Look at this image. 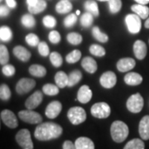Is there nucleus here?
Instances as JSON below:
<instances>
[{
  "mask_svg": "<svg viewBox=\"0 0 149 149\" xmlns=\"http://www.w3.org/2000/svg\"><path fill=\"white\" fill-rule=\"evenodd\" d=\"M69 76L64 71H58L55 75V82L59 88L63 89L65 86L68 85Z\"/></svg>",
  "mask_w": 149,
  "mask_h": 149,
  "instance_id": "obj_23",
  "label": "nucleus"
},
{
  "mask_svg": "<svg viewBox=\"0 0 149 149\" xmlns=\"http://www.w3.org/2000/svg\"><path fill=\"white\" fill-rule=\"evenodd\" d=\"M13 37L11 29L7 26H3L0 28V39L3 42H9Z\"/></svg>",
  "mask_w": 149,
  "mask_h": 149,
  "instance_id": "obj_33",
  "label": "nucleus"
},
{
  "mask_svg": "<svg viewBox=\"0 0 149 149\" xmlns=\"http://www.w3.org/2000/svg\"><path fill=\"white\" fill-rule=\"evenodd\" d=\"M143 99L139 93L132 95L128 99L127 108L129 111L133 113H138L143 108Z\"/></svg>",
  "mask_w": 149,
  "mask_h": 149,
  "instance_id": "obj_5",
  "label": "nucleus"
},
{
  "mask_svg": "<svg viewBox=\"0 0 149 149\" xmlns=\"http://www.w3.org/2000/svg\"><path fill=\"white\" fill-rule=\"evenodd\" d=\"M69 76V81H68V85L69 87H72L76 84H78L80 82L81 79H82V73L80 72V70H73L72 72H70Z\"/></svg>",
  "mask_w": 149,
  "mask_h": 149,
  "instance_id": "obj_27",
  "label": "nucleus"
},
{
  "mask_svg": "<svg viewBox=\"0 0 149 149\" xmlns=\"http://www.w3.org/2000/svg\"><path fill=\"white\" fill-rule=\"evenodd\" d=\"M47 2L45 0H37V2L33 5L28 6V11L32 14L40 13L46 9Z\"/></svg>",
  "mask_w": 149,
  "mask_h": 149,
  "instance_id": "obj_25",
  "label": "nucleus"
},
{
  "mask_svg": "<svg viewBox=\"0 0 149 149\" xmlns=\"http://www.w3.org/2000/svg\"><path fill=\"white\" fill-rule=\"evenodd\" d=\"M62 148H63V149H76L75 144L74 143H72L71 141H70V140L65 141Z\"/></svg>",
  "mask_w": 149,
  "mask_h": 149,
  "instance_id": "obj_48",
  "label": "nucleus"
},
{
  "mask_svg": "<svg viewBox=\"0 0 149 149\" xmlns=\"http://www.w3.org/2000/svg\"><path fill=\"white\" fill-rule=\"evenodd\" d=\"M6 3L10 8H15L17 7V3L15 0H6Z\"/></svg>",
  "mask_w": 149,
  "mask_h": 149,
  "instance_id": "obj_50",
  "label": "nucleus"
},
{
  "mask_svg": "<svg viewBox=\"0 0 149 149\" xmlns=\"http://www.w3.org/2000/svg\"><path fill=\"white\" fill-rule=\"evenodd\" d=\"M100 85L105 89H111L117 83V76L113 71H107L100 77Z\"/></svg>",
  "mask_w": 149,
  "mask_h": 149,
  "instance_id": "obj_11",
  "label": "nucleus"
},
{
  "mask_svg": "<svg viewBox=\"0 0 149 149\" xmlns=\"http://www.w3.org/2000/svg\"><path fill=\"white\" fill-rule=\"evenodd\" d=\"M77 22V15L71 13L65 18L64 25L65 27H71L74 26Z\"/></svg>",
  "mask_w": 149,
  "mask_h": 149,
  "instance_id": "obj_44",
  "label": "nucleus"
},
{
  "mask_svg": "<svg viewBox=\"0 0 149 149\" xmlns=\"http://www.w3.org/2000/svg\"><path fill=\"white\" fill-rule=\"evenodd\" d=\"M9 61V53L8 51V48L4 45L0 46V63L1 65H4L8 64Z\"/></svg>",
  "mask_w": 149,
  "mask_h": 149,
  "instance_id": "obj_37",
  "label": "nucleus"
},
{
  "mask_svg": "<svg viewBox=\"0 0 149 149\" xmlns=\"http://www.w3.org/2000/svg\"><path fill=\"white\" fill-rule=\"evenodd\" d=\"M92 34H93V37H95L97 41H99L100 42L105 43L109 40L108 35H106L104 32H102L98 27H93V29H92Z\"/></svg>",
  "mask_w": 149,
  "mask_h": 149,
  "instance_id": "obj_30",
  "label": "nucleus"
},
{
  "mask_svg": "<svg viewBox=\"0 0 149 149\" xmlns=\"http://www.w3.org/2000/svg\"><path fill=\"white\" fill-rule=\"evenodd\" d=\"M81 66L90 74H94L97 70V63L96 61L90 56H86L81 61Z\"/></svg>",
  "mask_w": 149,
  "mask_h": 149,
  "instance_id": "obj_19",
  "label": "nucleus"
},
{
  "mask_svg": "<svg viewBox=\"0 0 149 149\" xmlns=\"http://www.w3.org/2000/svg\"><path fill=\"white\" fill-rule=\"evenodd\" d=\"M91 114L97 118H106L111 113L109 105L105 102H99L91 107Z\"/></svg>",
  "mask_w": 149,
  "mask_h": 149,
  "instance_id": "obj_4",
  "label": "nucleus"
},
{
  "mask_svg": "<svg viewBox=\"0 0 149 149\" xmlns=\"http://www.w3.org/2000/svg\"><path fill=\"white\" fill-rule=\"evenodd\" d=\"M11 91L8 86L5 84H2L0 86V98L2 100L7 101L10 99Z\"/></svg>",
  "mask_w": 149,
  "mask_h": 149,
  "instance_id": "obj_41",
  "label": "nucleus"
},
{
  "mask_svg": "<svg viewBox=\"0 0 149 149\" xmlns=\"http://www.w3.org/2000/svg\"><path fill=\"white\" fill-rule=\"evenodd\" d=\"M43 100V95L41 91H37L34 92L32 95L27 98L25 102V106L27 109H34L42 103Z\"/></svg>",
  "mask_w": 149,
  "mask_h": 149,
  "instance_id": "obj_13",
  "label": "nucleus"
},
{
  "mask_svg": "<svg viewBox=\"0 0 149 149\" xmlns=\"http://www.w3.org/2000/svg\"><path fill=\"white\" fill-rule=\"evenodd\" d=\"M50 61H51L52 64L55 67H60L62 65V62H63L61 56L56 52H53L51 53V55H50Z\"/></svg>",
  "mask_w": 149,
  "mask_h": 149,
  "instance_id": "obj_40",
  "label": "nucleus"
},
{
  "mask_svg": "<svg viewBox=\"0 0 149 149\" xmlns=\"http://www.w3.org/2000/svg\"><path fill=\"white\" fill-rule=\"evenodd\" d=\"M15 68L13 65L10 64H6L3 65V69H2V72L3 73L4 75L8 76V77H10L13 76V74H15Z\"/></svg>",
  "mask_w": 149,
  "mask_h": 149,
  "instance_id": "obj_46",
  "label": "nucleus"
},
{
  "mask_svg": "<svg viewBox=\"0 0 149 149\" xmlns=\"http://www.w3.org/2000/svg\"><path fill=\"white\" fill-rule=\"evenodd\" d=\"M85 8L87 10V12L91 13L92 15L95 17L99 16V8L98 4L94 0H87L85 3Z\"/></svg>",
  "mask_w": 149,
  "mask_h": 149,
  "instance_id": "obj_28",
  "label": "nucleus"
},
{
  "mask_svg": "<svg viewBox=\"0 0 149 149\" xmlns=\"http://www.w3.org/2000/svg\"><path fill=\"white\" fill-rule=\"evenodd\" d=\"M90 52L95 56L101 57V56H104L105 55V50H104V48L101 46H100V45L93 44L90 47Z\"/></svg>",
  "mask_w": 149,
  "mask_h": 149,
  "instance_id": "obj_35",
  "label": "nucleus"
},
{
  "mask_svg": "<svg viewBox=\"0 0 149 149\" xmlns=\"http://www.w3.org/2000/svg\"><path fill=\"white\" fill-rule=\"evenodd\" d=\"M80 12L79 10L78 11H76V15H79V14H80Z\"/></svg>",
  "mask_w": 149,
  "mask_h": 149,
  "instance_id": "obj_54",
  "label": "nucleus"
},
{
  "mask_svg": "<svg viewBox=\"0 0 149 149\" xmlns=\"http://www.w3.org/2000/svg\"><path fill=\"white\" fill-rule=\"evenodd\" d=\"M76 149H95V144L93 141L86 137H80L75 141Z\"/></svg>",
  "mask_w": 149,
  "mask_h": 149,
  "instance_id": "obj_21",
  "label": "nucleus"
},
{
  "mask_svg": "<svg viewBox=\"0 0 149 149\" xmlns=\"http://www.w3.org/2000/svg\"><path fill=\"white\" fill-rule=\"evenodd\" d=\"M110 133L112 139L115 143H122L127 139L129 130L125 123L117 120L112 123Z\"/></svg>",
  "mask_w": 149,
  "mask_h": 149,
  "instance_id": "obj_2",
  "label": "nucleus"
},
{
  "mask_svg": "<svg viewBox=\"0 0 149 149\" xmlns=\"http://www.w3.org/2000/svg\"><path fill=\"white\" fill-rule=\"evenodd\" d=\"M23 149H26V148H23Z\"/></svg>",
  "mask_w": 149,
  "mask_h": 149,
  "instance_id": "obj_56",
  "label": "nucleus"
},
{
  "mask_svg": "<svg viewBox=\"0 0 149 149\" xmlns=\"http://www.w3.org/2000/svg\"><path fill=\"white\" fill-rule=\"evenodd\" d=\"M22 24L27 28H32V27H35L36 21H35L34 17L32 15V13L25 14L22 17Z\"/></svg>",
  "mask_w": 149,
  "mask_h": 149,
  "instance_id": "obj_31",
  "label": "nucleus"
},
{
  "mask_svg": "<svg viewBox=\"0 0 149 149\" xmlns=\"http://www.w3.org/2000/svg\"><path fill=\"white\" fill-rule=\"evenodd\" d=\"M67 117L72 124L78 125L85 121L86 113L85 109L81 107H72L68 110Z\"/></svg>",
  "mask_w": 149,
  "mask_h": 149,
  "instance_id": "obj_3",
  "label": "nucleus"
},
{
  "mask_svg": "<svg viewBox=\"0 0 149 149\" xmlns=\"http://www.w3.org/2000/svg\"><path fill=\"white\" fill-rule=\"evenodd\" d=\"M99 1H101V2H104V1H109V0H99Z\"/></svg>",
  "mask_w": 149,
  "mask_h": 149,
  "instance_id": "obj_55",
  "label": "nucleus"
},
{
  "mask_svg": "<svg viewBox=\"0 0 149 149\" xmlns=\"http://www.w3.org/2000/svg\"><path fill=\"white\" fill-rule=\"evenodd\" d=\"M1 1H2V0H1Z\"/></svg>",
  "mask_w": 149,
  "mask_h": 149,
  "instance_id": "obj_57",
  "label": "nucleus"
},
{
  "mask_svg": "<svg viewBox=\"0 0 149 149\" xmlns=\"http://www.w3.org/2000/svg\"><path fill=\"white\" fill-rule=\"evenodd\" d=\"M145 145L143 140L139 139H132L125 145L123 149H144Z\"/></svg>",
  "mask_w": 149,
  "mask_h": 149,
  "instance_id": "obj_29",
  "label": "nucleus"
},
{
  "mask_svg": "<svg viewBox=\"0 0 149 149\" xmlns=\"http://www.w3.org/2000/svg\"><path fill=\"white\" fill-rule=\"evenodd\" d=\"M13 55L16 56L17 58L19 59L20 61H23V62H27L28 61L31 56H32V54L31 52L26 49L25 47H22V46H17L13 48Z\"/></svg>",
  "mask_w": 149,
  "mask_h": 149,
  "instance_id": "obj_18",
  "label": "nucleus"
},
{
  "mask_svg": "<svg viewBox=\"0 0 149 149\" xmlns=\"http://www.w3.org/2000/svg\"><path fill=\"white\" fill-rule=\"evenodd\" d=\"M18 117L20 118L23 122L31 123V124L41 123L42 121V117L41 116V114L37 112L32 111V109L22 110L18 113Z\"/></svg>",
  "mask_w": 149,
  "mask_h": 149,
  "instance_id": "obj_7",
  "label": "nucleus"
},
{
  "mask_svg": "<svg viewBox=\"0 0 149 149\" xmlns=\"http://www.w3.org/2000/svg\"><path fill=\"white\" fill-rule=\"evenodd\" d=\"M72 10V4L68 0H61L56 5V11L60 14L68 13Z\"/></svg>",
  "mask_w": 149,
  "mask_h": 149,
  "instance_id": "obj_24",
  "label": "nucleus"
},
{
  "mask_svg": "<svg viewBox=\"0 0 149 149\" xmlns=\"http://www.w3.org/2000/svg\"><path fill=\"white\" fill-rule=\"evenodd\" d=\"M28 71L32 75L37 77H44L47 74L46 68L41 65H32L29 67Z\"/></svg>",
  "mask_w": 149,
  "mask_h": 149,
  "instance_id": "obj_26",
  "label": "nucleus"
},
{
  "mask_svg": "<svg viewBox=\"0 0 149 149\" xmlns=\"http://www.w3.org/2000/svg\"><path fill=\"white\" fill-rule=\"evenodd\" d=\"M1 119L8 128H15L18 125L16 115L14 114L13 112L8 109H4L1 112Z\"/></svg>",
  "mask_w": 149,
  "mask_h": 149,
  "instance_id": "obj_10",
  "label": "nucleus"
},
{
  "mask_svg": "<svg viewBox=\"0 0 149 149\" xmlns=\"http://www.w3.org/2000/svg\"><path fill=\"white\" fill-rule=\"evenodd\" d=\"M62 128L57 123L52 122L42 123L36 128L34 136L39 141H48L58 139L62 134Z\"/></svg>",
  "mask_w": 149,
  "mask_h": 149,
  "instance_id": "obj_1",
  "label": "nucleus"
},
{
  "mask_svg": "<svg viewBox=\"0 0 149 149\" xmlns=\"http://www.w3.org/2000/svg\"><path fill=\"white\" fill-rule=\"evenodd\" d=\"M42 91L47 95L53 96L59 93V87L57 85H52V84H46L45 85H43Z\"/></svg>",
  "mask_w": 149,
  "mask_h": 149,
  "instance_id": "obj_32",
  "label": "nucleus"
},
{
  "mask_svg": "<svg viewBox=\"0 0 149 149\" xmlns=\"http://www.w3.org/2000/svg\"><path fill=\"white\" fill-rule=\"evenodd\" d=\"M144 26L146 28H149V17L147 18V20L145 22V24H144Z\"/></svg>",
  "mask_w": 149,
  "mask_h": 149,
  "instance_id": "obj_53",
  "label": "nucleus"
},
{
  "mask_svg": "<svg viewBox=\"0 0 149 149\" xmlns=\"http://www.w3.org/2000/svg\"><path fill=\"white\" fill-rule=\"evenodd\" d=\"M48 38L50 40V42L53 44H58L61 41V35L57 31H52L49 33Z\"/></svg>",
  "mask_w": 149,
  "mask_h": 149,
  "instance_id": "obj_47",
  "label": "nucleus"
},
{
  "mask_svg": "<svg viewBox=\"0 0 149 149\" xmlns=\"http://www.w3.org/2000/svg\"><path fill=\"white\" fill-rule=\"evenodd\" d=\"M37 47H38V52L42 56H47L50 53L48 45L45 42H41L37 46Z\"/></svg>",
  "mask_w": 149,
  "mask_h": 149,
  "instance_id": "obj_45",
  "label": "nucleus"
},
{
  "mask_svg": "<svg viewBox=\"0 0 149 149\" xmlns=\"http://www.w3.org/2000/svg\"><path fill=\"white\" fill-rule=\"evenodd\" d=\"M80 57H81L80 51H79V50H74V51H72L70 53H69L66 56L65 60L70 64H73V63L77 62L80 59Z\"/></svg>",
  "mask_w": 149,
  "mask_h": 149,
  "instance_id": "obj_36",
  "label": "nucleus"
},
{
  "mask_svg": "<svg viewBox=\"0 0 149 149\" xmlns=\"http://www.w3.org/2000/svg\"><path fill=\"white\" fill-rule=\"evenodd\" d=\"M125 22L128 27V30L132 34H137L140 32L142 27L141 17L136 13L127 15L125 17Z\"/></svg>",
  "mask_w": 149,
  "mask_h": 149,
  "instance_id": "obj_8",
  "label": "nucleus"
},
{
  "mask_svg": "<svg viewBox=\"0 0 149 149\" xmlns=\"http://www.w3.org/2000/svg\"><path fill=\"white\" fill-rule=\"evenodd\" d=\"M124 82L128 85H139L143 82V77L141 74L136 72H129L124 76Z\"/></svg>",
  "mask_w": 149,
  "mask_h": 149,
  "instance_id": "obj_20",
  "label": "nucleus"
},
{
  "mask_svg": "<svg viewBox=\"0 0 149 149\" xmlns=\"http://www.w3.org/2000/svg\"><path fill=\"white\" fill-rule=\"evenodd\" d=\"M83 40L82 36L77 32H70L67 35V41L72 45H79Z\"/></svg>",
  "mask_w": 149,
  "mask_h": 149,
  "instance_id": "obj_38",
  "label": "nucleus"
},
{
  "mask_svg": "<svg viewBox=\"0 0 149 149\" xmlns=\"http://www.w3.org/2000/svg\"><path fill=\"white\" fill-rule=\"evenodd\" d=\"M133 52H134L135 56L139 60H143L148 52L146 44L140 40L136 41L133 44Z\"/></svg>",
  "mask_w": 149,
  "mask_h": 149,
  "instance_id": "obj_16",
  "label": "nucleus"
},
{
  "mask_svg": "<svg viewBox=\"0 0 149 149\" xmlns=\"http://www.w3.org/2000/svg\"><path fill=\"white\" fill-rule=\"evenodd\" d=\"M10 13V10L8 7L2 5L0 7V15L1 17H7Z\"/></svg>",
  "mask_w": 149,
  "mask_h": 149,
  "instance_id": "obj_49",
  "label": "nucleus"
},
{
  "mask_svg": "<svg viewBox=\"0 0 149 149\" xmlns=\"http://www.w3.org/2000/svg\"><path fill=\"white\" fill-rule=\"evenodd\" d=\"M15 139L17 143L22 148L33 149V143L31 138V133L26 128L21 129L17 133Z\"/></svg>",
  "mask_w": 149,
  "mask_h": 149,
  "instance_id": "obj_6",
  "label": "nucleus"
},
{
  "mask_svg": "<svg viewBox=\"0 0 149 149\" xmlns=\"http://www.w3.org/2000/svg\"><path fill=\"white\" fill-rule=\"evenodd\" d=\"M136 65L135 61L133 58L126 57L120 59L117 63V69L120 72H127L134 68Z\"/></svg>",
  "mask_w": 149,
  "mask_h": 149,
  "instance_id": "obj_14",
  "label": "nucleus"
},
{
  "mask_svg": "<svg viewBox=\"0 0 149 149\" xmlns=\"http://www.w3.org/2000/svg\"><path fill=\"white\" fill-rule=\"evenodd\" d=\"M36 81L32 79L28 78H22L17 82L16 85V91L19 95H24L28 93L35 87Z\"/></svg>",
  "mask_w": 149,
  "mask_h": 149,
  "instance_id": "obj_9",
  "label": "nucleus"
},
{
  "mask_svg": "<svg viewBox=\"0 0 149 149\" xmlns=\"http://www.w3.org/2000/svg\"><path fill=\"white\" fill-rule=\"evenodd\" d=\"M131 9L134 13L139 15L141 19H146L149 17V8L143 4H134L131 7Z\"/></svg>",
  "mask_w": 149,
  "mask_h": 149,
  "instance_id": "obj_22",
  "label": "nucleus"
},
{
  "mask_svg": "<svg viewBox=\"0 0 149 149\" xmlns=\"http://www.w3.org/2000/svg\"><path fill=\"white\" fill-rule=\"evenodd\" d=\"M94 21V15L91 13H85L80 17V24L84 27H91Z\"/></svg>",
  "mask_w": 149,
  "mask_h": 149,
  "instance_id": "obj_34",
  "label": "nucleus"
},
{
  "mask_svg": "<svg viewBox=\"0 0 149 149\" xmlns=\"http://www.w3.org/2000/svg\"><path fill=\"white\" fill-rule=\"evenodd\" d=\"M109 7L111 13H117L121 10L122 8V1L121 0H109Z\"/></svg>",
  "mask_w": 149,
  "mask_h": 149,
  "instance_id": "obj_39",
  "label": "nucleus"
},
{
  "mask_svg": "<svg viewBox=\"0 0 149 149\" xmlns=\"http://www.w3.org/2000/svg\"><path fill=\"white\" fill-rule=\"evenodd\" d=\"M139 131L143 140L149 139V115L144 116L139 123Z\"/></svg>",
  "mask_w": 149,
  "mask_h": 149,
  "instance_id": "obj_17",
  "label": "nucleus"
},
{
  "mask_svg": "<svg viewBox=\"0 0 149 149\" xmlns=\"http://www.w3.org/2000/svg\"><path fill=\"white\" fill-rule=\"evenodd\" d=\"M61 109H62L61 103L60 101H57V100H55V101L51 102L47 106L45 113H46V116L48 118L52 119V118H55L58 116L61 111Z\"/></svg>",
  "mask_w": 149,
  "mask_h": 149,
  "instance_id": "obj_12",
  "label": "nucleus"
},
{
  "mask_svg": "<svg viewBox=\"0 0 149 149\" xmlns=\"http://www.w3.org/2000/svg\"><path fill=\"white\" fill-rule=\"evenodd\" d=\"M43 25L46 27H49V28H53L56 27V20L54 17L51 16V15H47L45 16L42 19Z\"/></svg>",
  "mask_w": 149,
  "mask_h": 149,
  "instance_id": "obj_43",
  "label": "nucleus"
},
{
  "mask_svg": "<svg viewBox=\"0 0 149 149\" xmlns=\"http://www.w3.org/2000/svg\"><path fill=\"white\" fill-rule=\"evenodd\" d=\"M25 39H26V42H27V44L29 46H31V47H37V46L39 45V43H40L39 38L34 33H29V34H27Z\"/></svg>",
  "mask_w": 149,
  "mask_h": 149,
  "instance_id": "obj_42",
  "label": "nucleus"
},
{
  "mask_svg": "<svg viewBox=\"0 0 149 149\" xmlns=\"http://www.w3.org/2000/svg\"><path fill=\"white\" fill-rule=\"evenodd\" d=\"M37 2V0H27V5H28V6L33 5V4H35V3H36Z\"/></svg>",
  "mask_w": 149,
  "mask_h": 149,
  "instance_id": "obj_52",
  "label": "nucleus"
},
{
  "mask_svg": "<svg viewBox=\"0 0 149 149\" xmlns=\"http://www.w3.org/2000/svg\"><path fill=\"white\" fill-rule=\"evenodd\" d=\"M138 3H140V4H143V5H146L149 3V0H135Z\"/></svg>",
  "mask_w": 149,
  "mask_h": 149,
  "instance_id": "obj_51",
  "label": "nucleus"
},
{
  "mask_svg": "<svg viewBox=\"0 0 149 149\" xmlns=\"http://www.w3.org/2000/svg\"><path fill=\"white\" fill-rule=\"evenodd\" d=\"M92 98V91L88 85H82L78 91L77 100L81 104H86Z\"/></svg>",
  "mask_w": 149,
  "mask_h": 149,
  "instance_id": "obj_15",
  "label": "nucleus"
}]
</instances>
